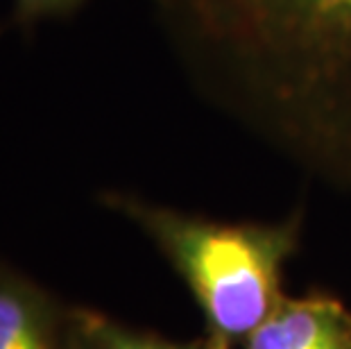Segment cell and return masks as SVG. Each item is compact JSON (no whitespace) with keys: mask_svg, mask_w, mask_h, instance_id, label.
Instances as JSON below:
<instances>
[{"mask_svg":"<svg viewBox=\"0 0 351 349\" xmlns=\"http://www.w3.org/2000/svg\"><path fill=\"white\" fill-rule=\"evenodd\" d=\"M245 338L247 349H351V315L328 297H283Z\"/></svg>","mask_w":351,"mask_h":349,"instance_id":"3","label":"cell"},{"mask_svg":"<svg viewBox=\"0 0 351 349\" xmlns=\"http://www.w3.org/2000/svg\"><path fill=\"white\" fill-rule=\"evenodd\" d=\"M84 3V0H14L16 5V19L29 23V21H39L48 16H62Z\"/></svg>","mask_w":351,"mask_h":349,"instance_id":"6","label":"cell"},{"mask_svg":"<svg viewBox=\"0 0 351 349\" xmlns=\"http://www.w3.org/2000/svg\"><path fill=\"white\" fill-rule=\"evenodd\" d=\"M197 93L351 180V0H154Z\"/></svg>","mask_w":351,"mask_h":349,"instance_id":"1","label":"cell"},{"mask_svg":"<svg viewBox=\"0 0 351 349\" xmlns=\"http://www.w3.org/2000/svg\"><path fill=\"white\" fill-rule=\"evenodd\" d=\"M95 329H98L102 349H225V340H218V343H211V345H189V347H182V345L161 343V340L145 338V336H134V333L121 331V329H116V326H109V324L95 326Z\"/></svg>","mask_w":351,"mask_h":349,"instance_id":"5","label":"cell"},{"mask_svg":"<svg viewBox=\"0 0 351 349\" xmlns=\"http://www.w3.org/2000/svg\"><path fill=\"white\" fill-rule=\"evenodd\" d=\"M136 220L182 274L220 338H243L281 297V270L295 252L300 225L213 222L132 197L111 200Z\"/></svg>","mask_w":351,"mask_h":349,"instance_id":"2","label":"cell"},{"mask_svg":"<svg viewBox=\"0 0 351 349\" xmlns=\"http://www.w3.org/2000/svg\"><path fill=\"white\" fill-rule=\"evenodd\" d=\"M0 349H50L36 302L10 284L0 286Z\"/></svg>","mask_w":351,"mask_h":349,"instance_id":"4","label":"cell"}]
</instances>
